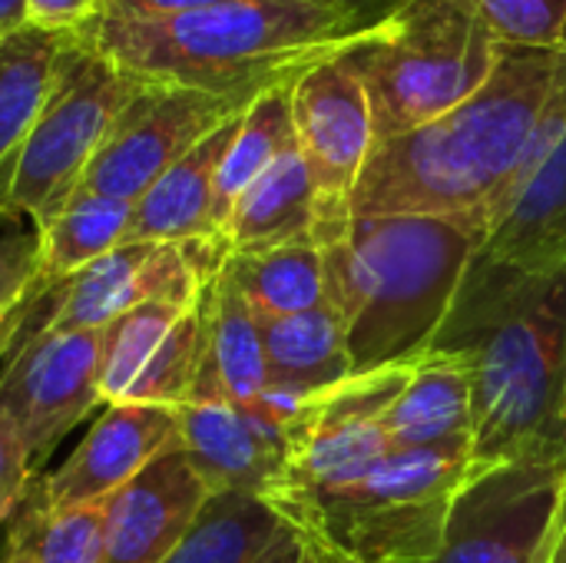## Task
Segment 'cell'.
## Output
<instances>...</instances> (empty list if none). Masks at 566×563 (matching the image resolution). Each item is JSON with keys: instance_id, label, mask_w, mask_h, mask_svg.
Returning <instances> with one entry per match:
<instances>
[{"instance_id": "1", "label": "cell", "mask_w": 566, "mask_h": 563, "mask_svg": "<svg viewBox=\"0 0 566 563\" xmlns=\"http://www.w3.org/2000/svg\"><path fill=\"white\" fill-rule=\"evenodd\" d=\"M428 352L468 362L474 465H566V269L471 259Z\"/></svg>"}, {"instance_id": "2", "label": "cell", "mask_w": 566, "mask_h": 563, "mask_svg": "<svg viewBox=\"0 0 566 563\" xmlns=\"http://www.w3.org/2000/svg\"><path fill=\"white\" fill-rule=\"evenodd\" d=\"M566 86V46H507L494 76L444 116L375 143L352 216H441L494 226L524 153Z\"/></svg>"}, {"instance_id": "3", "label": "cell", "mask_w": 566, "mask_h": 563, "mask_svg": "<svg viewBox=\"0 0 566 563\" xmlns=\"http://www.w3.org/2000/svg\"><path fill=\"white\" fill-rule=\"evenodd\" d=\"M375 27L302 0H226L149 23L90 20L76 37L139 83L252 103L352 53Z\"/></svg>"}, {"instance_id": "4", "label": "cell", "mask_w": 566, "mask_h": 563, "mask_svg": "<svg viewBox=\"0 0 566 563\" xmlns=\"http://www.w3.org/2000/svg\"><path fill=\"white\" fill-rule=\"evenodd\" d=\"M484 226L441 216H355L322 249L352 375L418 362L438 338Z\"/></svg>"}, {"instance_id": "5", "label": "cell", "mask_w": 566, "mask_h": 563, "mask_svg": "<svg viewBox=\"0 0 566 563\" xmlns=\"http://www.w3.org/2000/svg\"><path fill=\"white\" fill-rule=\"evenodd\" d=\"M474 475L471 448H391L361 475L272 511L322 563H431Z\"/></svg>"}, {"instance_id": "6", "label": "cell", "mask_w": 566, "mask_h": 563, "mask_svg": "<svg viewBox=\"0 0 566 563\" xmlns=\"http://www.w3.org/2000/svg\"><path fill=\"white\" fill-rule=\"evenodd\" d=\"M504 50L474 0H405L348 53L368 93L375 143L461 106L494 76Z\"/></svg>"}, {"instance_id": "7", "label": "cell", "mask_w": 566, "mask_h": 563, "mask_svg": "<svg viewBox=\"0 0 566 563\" xmlns=\"http://www.w3.org/2000/svg\"><path fill=\"white\" fill-rule=\"evenodd\" d=\"M139 86L136 76L123 73L73 33L53 90L10 163L3 206H13L36 222L50 219L76 192L86 166Z\"/></svg>"}, {"instance_id": "8", "label": "cell", "mask_w": 566, "mask_h": 563, "mask_svg": "<svg viewBox=\"0 0 566 563\" xmlns=\"http://www.w3.org/2000/svg\"><path fill=\"white\" fill-rule=\"evenodd\" d=\"M229 256L226 239L123 242L66 279H50L40 329H103L143 302L199 305ZM33 335V332H30Z\"/></svg>"}, {"instance_id": "9", "label": "cell", "mask_w": 566, "mask_h": 563, "mask_svg": "<svg viewBox=\"0 0 566 563\" xmlns=\"http://www.w3.org/2000/svg\"><path fill=\"white\" fill-rule=\"evenodd\" d=\"M292 119L315 186V246L325 249L348 232L352 196L375 149L368 93L348 53L292 83Z\"/></svg>"}, {"instance_id": "10", "label": "cell", "mask_w": 566, "mask_h": 563, "mask_svg": "<svg viewBox=\"0 0 566 563\" xmlns=\"http://www.w3.org/2000/svg\"><path fill=\"white\" fill-rule=\"evenodd\" d=\"M255 103V100H252ZM182 86L143 83L86 166L76 192L136 202L172 163L252 106Z\"/></svg>"}, {"instance_id": "11", "label": "cell", "mask_w": 566, "mask_h": 563, "mask_svg": "<svg viewBox=\"0 0 566 563\" xmlns=\"http://www.w3.org/2000/svg\"><path fill=\"white\" fill-rule=\"evenodd\" d=\"M566 465L478 471L451 504L431 563H547Z\"/></svg>"}, {"instance_id": "12", "label": "cell", "mask_w": 566, "mask_h": 563, "mask_svg": "<svg viewBox=\"0 0 566 563\" xmlns=\"http://www.w3.org/2000/svg\"><path fill=\"white\" fill-rule=\"evenodd\" d=\"M99 402V329H40L0 368V408L17 425L30 468Z\"/></svg>"}, {"instance_id": "13", "label": "cell", "mask_w": 566, "mask_h": 563, "mask_svg": "<svg viewBox=\"0 0 566 563\" xmlns=\"http://www.w3.org/2000/svg\"><path fill=\"white\" fill-rule=\"evenodd\" d=\"M308 398L269 388L252 408L229 402H182L176 408V438L209 491L265 494L282 471L289 438L302 421Z\"/></svg>"}, {"instance_id": "14", "label": "cell", "mask_w": 566, "mask_h": 563, "mask_svg": "<svg viewBox=\"0 0 566 563\" xmlns=\"http://www.w3.org/2000/svg\"><path fill=\"white\" fill-rule=\"evenodd\" d=\"M176 441V408L106 405L76 451L36 484V504L46 511L99 504L143 475Z\"/></svg>"}, {"instance_id": "15", "label": "cell", "mask_w": 566, "mask_h": 563, "mask_svg": "<svg viewBox=\"0 0 566 563\" xmlns=\"http://www.w3.org/2000/svg\"><path fill=\"white\" fill-rule=\"evenodd\" d=\"M209 494L176 438L143 475L106 498L99 563H166Z\"/></svg>"}, {"instance_id": "16", "label": "cell", "mask_w": 566, "mask_h": 563, "mask_svg": "<svg viewBox=\"0 0 566 563\" xmlns=\"http://www.w3.org/2000/svg\"><path fill=\"white\" fill-rule=\"evenodd\" d=\"M242 116V113H239ZM239 116L209 133L179 163H172L136 202L126 242H196L222 239L212 219V196L222 156L235 136Z\"/></svg>"}, {"instance_id": "17", "label": "cell", "mask_w": 566, "mask_h": 563, "mask_svg": "<svg viewBox=\"0 0 566 563\" xmlns=\"http://www.w3.org/2000/svg\"><path fill=\"white\" fill-rule=\"evenodd\" d=\"M202 315V362L186 402H229L235 408H252L269 392L259 319L222 275L206 285Z\"/></svg>"}, {"instance_id": "18", "label": "cell", "mask_w": 566, "mask_h": 563, "mask_svg": "<svg viewBox=\"0 0 566 563\" xmlns=\"http://www.w3.org/2000/svg\"><path fill=\"white\" fill-rule=\"evenodd\" d=\"M391 448H471L474 405L468 362L448 352H424L401 395L381 415Z\"/></svg>"}, {"instance_id": "19", "label": "cell", "mask_w": 566, "mask_h": 563, "mask_svg": "<svg viewBox=\"0 0 566 563\" xmlns=\"http://www.w3.org/2000/svg\"><path fill=\"white\" fill-rule=\"evenodd\" d=\"M478 252L534 275L566 269V129Z\"/></svg>"}, {"instance_id": "20", "label": "cell", "mask_w": 566, "mask_h": 563, "mask_svg": "<svg viewBox=\"0 0 566 563\" xmlns=\"http://www.w3.org/2000/svg\"><path fill=\"white\" fill-rule=\"evenodd\" d=\"M222 239L229 252L315 242V186L298 146L279 156L239 196L222 226Z\"/></svg>"}, {"instance_id": "21", "label": "cell", "mask_w": 566, "mask_h": 563, "mask_svg": "<svg viewBox=\"0 0 566 563\" xmlns=\"http://www.w3.org/2000/svg\"><path fill=\"white\" fill-rule=\"evenodd\" d=\"M259 329L269 362V388L312 398L352 378L345 329L332 305H318L302 315L265 319Z\"/></svg>"}, {"instance_id": "22", "label": "cell", "mask_w": 566, "mask_h": 563, "mask_svg": "<svg viewBox=\"0 0 566 563\" xmlns=\"http://www.w3.org/2000/svg\"><path fill=\"white\" fill-rule=\"evenodd\" d=\"M70 40L73 33L43 30L36 23L0 37V202L10 163L53 90Z\"/></svg>"}, {"instance_id": "23", "label": "cell", "mask_w": 566, "mask_h": 563, "mask_svg": "<svg viewBox=\"0 0 566 563\" xmlns=\"http://www.w3.org/2000/svg\"><path fill=\"white\" fill-rule=\"evenodd\" d=\"M219 275L242 295V302L259 322L302 315L318 305H328L325 262L315 242L229 252Z\"/></svg>"}, {"instance_id": "24", "label": "cell", "mask_w": 566, "mask_h": 563, "mask_svg": "<svg viewBox=\"0 0 566 563\" xmlns=\"http://www.w3.org/2000/svg\"><path fill=\"white\" fill-rule=\"evenodd\" d=\"M298 146L295 119H292V83L275 86L262 93L235 126V136L222 156L219 176H216V196H212V219L222 236V226L239 202V196L289 149Z\"/></svg>"}, {"instance_id": "25", "label": "cell", "mask_w": 566, "mask_h": 563, "mask_svg": "<svg viewBox=\"0 0 566 563\" xmlns=\"http://www.w3.org/2000/svg\"><path fill=\"white\" fill-rule=\"evenodd\" d=\"M282 528L259 494L216 491L166 563H255Z\"/></svg>"}, {"instance_id": "26", "label": "cell", "mask_w": 566, "mask_h": 563, "mask_svg": "<svg viewBox=\"0 0 566 563\" xmlns=\"http://www.w3.org/2000/svg\"><path fill=\"white\" fill-rule=\"evenodd\" d=\"M133 202L73 192L50 219L40 222L43 239V275L66 279L93 265L106 252L126 242Z\"/></svg>"}, {"instance_id": "27", "label": "cell", "mask_w": 566, "mask_h": 563, "mask_svg": "<svg viewBox=\"0 0 566 563\" xmlns=\"http://www.w3.org/2000/svg\"><path fill=\"white\" fill-rule=\"evenodd\" d=\"M192 309L196 305L156 299L116 315L109 325L99 329V395L106 405H119L126 398L153 352Z\"/></svg>"}, {"instance_id": "28", "label": "cell", "mask_w": 566, "mask_h": 563, "mask_svg": "<svg viewBox=\"0 0 566 563\" xmlns=\"http://www.w3.org/2000/svg\"><path fill=\"white\" fill-rule=\"evenodd\" d=\"M106 531V501L46 511L33 498L20 508V541L36 563H99Z\"/></svg>"}, {"instance_id": "29", "label": "cell", "mask_w": 566, "mask_h": 563, "mask_svg": "<svg viewBox=\"0 0 566 563\" xmlns=\"http://www.w3.org/2000/svg\"><path fill=\"white\" fill-rule=\"evenodd\" d=\"M202 338H206V315L202 299L192 312H186L176 329L166 335V342L153 352L133 388L126 392V405H159V408H179L196 382L199 362H202Z\"/></svg>"}, {"instance_id": "30", "label": "cell", "mask_w": 566, "mask_h": 563, "mask_svg": "<svg viewBox=\"0 0 566 563\" xmlns=\"http://www.w3.org/2000/svg\"><path fill=\"white\" fill-rule=\"evenodd\" d=\"M43 279L40 222L0 202V315L36 292Z\"/></svg>"}, {"instance_id": "31", "label": "cell", "mask_w": 566, "mask_h": 563, "mask_svg": "<svg viewBox=\"0 0 566 563\" xmlns=\"http://www.w3.org/2000/svg\"><path fill=\"white\" fill-rule=\"evenodd\" d=\"M474 7L504 46H566V0H474Z\"/></svg>"}, {"instance_id": "32", "label": "cell", "mask_w": 566, "mask_h": 563, "mask_svg": "<svg viewBox=\"0 0 566 563\" xmlns=\"http://www.w3.org/2000/svg\"><path fill=\"white\" fill-rule=\"evenodd\" d=\"M30 458L17 425L0 408V524H7L30 498Z\"/></svg>"}, {"instance_id": "33", "label": "cell", "mask_w": 566, "mask_h": 563, "mask_svg": "<svg viewBox=\"0 0 566 563\" xmlns=\"http://www.w3.org/2000/svg\"><path fill=\"white\" fill-rule=\"evenodd\" d=\"M212 3L226 0H99L93 20H116V23H149V20H169L179 13H192Z\"/></svg>"}, {"instance_id": "34", "label": "cell", "mask_w": 566, "mask_h": 563, "mask_svg": "<svg viewBox=\"0 0 566 563\" xmlns=\"http://www.w3.org/2000/svg\"><path fill=\"white\" fill-rule=\"evenodd\" d=\"M96 7L99 0H27L30 23L56 33H76L96 17Z\"/></svg>"}, {"instance_id": "35", "label": "cell", "mask_w": 566, "mask_h": 563, "mask_svg": "<svg viewBox=\"0 0 566 563\" xmlns=\"http://www.w3.org/2000/svg\"><path fill=\"white\" fill-rule=\"evenodd\" d=\"M255 563H322V557L285 524L282 531H279V538L259 554V561Z\"/></svg>"}, {"instance_id": "36", "label": "cell", "mask_w": 566, "mask_h": 563, "mask_svg": "<svg viewBox=\"0 0 566 563\" xmlns=\"http://www.w3.org/2000/svg\"><path fill=\"white\" fill-rule=\"evenodd\" d=\"M43 282H46V279H43ZM40 289H43V285H40ZM40 289H36V292H30L17 309H10V312H3V315H0V368L7 365V358H10V352H13V345H17L20 332L30 325Z\"/></svg>"}, {"instance_id": "37", "label": "cell", "mask_w": 566, "mask_h": 563, "mask_svg": "<svg viewBox=\"0 0 566 563\" xmlns=\"http://www.w3.org/2000/svg\"><path fill=\"white\" fill-rule=\"evenodd\" d=\"M302 3H315V7H332V10H348L368 23H381L385 17H391L405 0H302Z\"/></svg>"}, {"instance_id": "38", "label": "cell", "mask_w": 566, "mask_h": 563, "mask_svg": "<svg viewBox=\"0 0 566 563\" xmlns=\"http://www.w3.org/2000/svg\"><path fill=\"white\" fill-rule=\"evenodd\" d=\"M547 563H566V475L557 498V514H554V531H551V557Z\"/></svg>"}, {"instance_id": "39", "label": "cell", "mask_w": 566, "mask_h": 563, "mask_svg": "<svg viewBox=\"0 0 566 563\" xmlns=\"http://www.w3.org/2000/svg\"><path fill=\"white\" fill-rule=\"evenodd\" d=\"M30 23L27 0H0V37H10Z\"/></svg>"}, {"instance_id": "40", "label": "cell", "mask_w": 566, "mask_h": 563, "mask_svg": "<svg viewBox=\"0 0 566 563\" xmlns=\"http://www.w3.org/2000/svg\"><path fill=\"white\" fill-rule=\"evenodd\" d=\"M20 514V511H17ZM10 518L7 524H0V563L10 561V554H13V548H17V541H20V518Z\"/></svg>"}, {"instance_id": "41", "label": "cell", "mask_w": 566, "mask_h": 563, "mask_svg": "<svg viewBox=\"0 0 566 563\" xmlns=\"http://www.w3.org/2000/svg\"><path fill=\"white\" fill-rule=\"evenodd\" d=\"M17 518H20V514H17ZM7 563H36V561H33L30 548H27L23 541H17V548H13V554H10V561Z\"/></svg>"}]
</instances>
